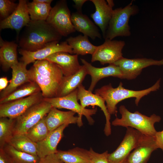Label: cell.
Masks as SVG:
<instances>
[{"label":"cell","instance_id":"cell-1","mask_svg":"<svg viewBox=\"0 0 163 163\" xmlns=\"http://www.w3.org/2000/svg\"><path fill=\"white\" fill-rule=\"evenodd\" d=\"M62 36L46 21H30L25 27L19 42L21 49L34 52L49 43L59 41Z\"/></svg>","mask_w":163,"mask_h":163},{"label":"cell","instance_id":"cell-2","mask_svg":"<svg viewBox=\"0 0 163 163\" xmlns=\"http://www.w3.org/2000/svg\"><path fill=\"white\" fill-rule=\"evenodd\" d=\"M161 79H159L151 87L143 90L134 91L124 88L123 83L120 82L116 88H113L111 83L97 89L95 93L102 97L106 103V107L109 113L115 114L117 113V105L125 99L135 97V104L138 106L141 99L151 92L157 91L160 87Z\"/></svg>","mask_w":163,"mask_h":163},{"label":"cell","instance_id":"cell-3","mask_svg":"<svg viewBox=\"0 0 163 163\" xmlns=\"http://www.w3.org/2000/svg\"><path fill=\"white\" fill-rule=\"evenodd\" d=\"M119 110L121 117H117L112 121L113 126L132 128L145 136L154 137L157 132L154 125L161 121L160 116L153 114L148 117L137 111L132 113L123 105L120 107Z\"/></svg>","mask_w":163,"mask_h":163},{"label":"cell","instance_id":"cell-4","mask_svg":"<svg viewBox=\"0 0 163 163\" xmlns=\"http://www.w3.org/2000/svg\"><path fill=\"white\" fill-rule=\"evenodd\" d=\"M132 2V1L123 8L120 7L113 10L105 39L112 40L117 37L130 36L131 33L129 25V18L139 11L137 6L133 5Z\"/></svg>","mask_w":163,"mask_h":163},{"label":"cell","instance_id":"cell-5","mask_svg":"<svg viewBox=\"0 0 163 163\" xmlns=\"http://www.w3.org/2000/svg\"><path fill=\"white\" fill-rule=\"evenodd\" d=\"M78 88L69 94L60 97L51 98H43V100L50 103L52 107L56 108H64L70 110L78 113V122L77 124L79 127L83 125L82 117L84 116L89 123L92 125L94 120L91 116L95 114L97 109H88L82 107L78 102L77 98Z\"/></svg>","mask_w":163,"mask_h":163},{"label":"cell","instance_id":"cell-6","mask_svg":"<svg viewBox=\"0 0 163 163\" xmlns=\"http://www.w3.org/2000/svg\"><path fill=\"white\" fill-rule=\"evenodd\" d=\"M46 21L62 36H67L76 31L65 0L58 1L52 8Z\"/></svg>","mask_w":163,"mask_h":163},{"label":"cell","instance_id":"cell-7","mask_svg":"<svg viewBox=\"0 0 163 163\" xmlns=\"http://www.w3.org/2000/svg\"><path fill=\"white\" fill-rule=\"evenodd\" d=\"M52 107L50 103L43 100L31 107L15 119L14 134H25L46 116Z\"/></svg>","mask_w":163,"mask_h":163},{"label":"cell","instance_id":"cell-8","mask_svg":"<svg viewBox=\"0 0 163 163\" xmlns=\"http://www.w3.org/2000/svg\"><path fill=\"white\" fill-rule=\"evenodd\" d=\"M145 135L133 128L128 127L125 136L116 149L109 154L110 163H123L132 150L138 145Z\"/></svg>","mask_w":163,"mask_h":163},{"label":"cell","instance_id":"cell-9","mask_svg":"<svg viewBox=\"0 0 163 163\" xmlns=\"http://www.w3.org/2000/svg\"><path fill=\"white\" fill-rule=\"evenodd\" d=\"M125 45L124 41L105 39L103 44L97 46L91 62L98 61L103 65L113 64L123 57L122 50Z\"/></svg>","mask_w":163,"mask_h":163},{"label":"cell","instance_id":"cell-10","mask_svg":"<svg viewBox=\"0 0 163 163\" xmlns=\"http://www.w3.org/2000/svg\"><path fill=\"white\" fill-rule=\"evenodd\" d=\"M59 42L56 41L50 42L43 48L34 52L19 49V53L22 56L21 62L27 66L37 60L45 59L51 55L57 52H64L73 54L72 49L66 41L60 43Z\"/></svg>","mask_w":163,"mask_h":163},{"label":"cell","instance_id":"cell-11","mask_svg":"<svg viewBox=\"0 0 163 163\" xmlns=\"http://www.w3.org/2000/svg\"><path fill=\"white\" fill-rule=\"evenodd\" d=\"M41 92L28 97L0 104V117L15 119L33 105L43 100Z\"/></svg>","mask_w":163,"mask_h":163},{"label":"cell","instance_id":"cell-12","mask_svg":"<svg viewBox=\"0 0 163 163\" xmlns=\"http://www.w3.org/2000/svg\"><path fill=\"white\" fill-rule=\"evenodd\" d=\"M113 64L120 68L123 79L132 80L136 78L145 68L153 65H163V59L160 60L146 58L129 59L123 57Z\"/></svg>","mask_w":163,"mask_h":163},{"label":"cell","instance_id":"cell-13","mask_svg":"<svg viewBox=\"0 0 163 163\" xmlns=\"http://www.w3.org/2000/svg\"><path fill=\"white\" fill-rule=\"evenodd\" d=\"M77 98L80 101V104L82 107L95 106L100 107L103 112L106 118V123L104 129L105 135L108 136L111 134V129L110 122L111 115L108 112L105 101L102 97L86 90L82 84L78 88Z\"/></svg>","mask_w":163,"mask_h":163},{"label":"cell","instance_id":"cell-14","mask_svg":"<svg viewBox=\"0 0 163 163\" xmlns=\"http://www.w3.org/2000/svg\"><path fill=\"white\" fill-rule=\"evenodd\" d=\"M27 2L26 0H19L18 6L13 13L6 18L0 21V29H14L18 35L21 29L31 21L28 10Z\"/></svg>","mask_w":163,"mask_h":163},{"label":"cell","instance_id":"cell-15","mask_svg":"<svg viewBox=\"0 0 163 163\" xmlns=\"http://www.w3.org/2000/svg\"><path fill=\"white\" fill-rule=\"evenodd\" d=\"M88 73L91 77V82L88 90L93 91L97 82L101 79L110 76L123 79V74L120 68L114 64H110L106 67L97 68L92 66L85 60L81 59Z\"/></svg>","mask_w":163,"mask_h":163},{"label":"cell","instance_id":"cell-16","mask_svg":"<svg viewBox=\"0 0 163 163\" xmlns=\"http://www.w3.org/2000/svg\"><path fill=\"white\" fill-rule=\"evenodd\" d=\"M45 59L57 64L60 68L64 76H68L75 74L82 66L79 62L78 55H72L66 52L54 53Z\"/></svg>","mask_w":163,"mask_h":163},{"label":"cell","instance_id":"cell-17","mask_svg":"<svg viewBox=\"0 0 163 163\" xmlns=\"http://www.w3.org/2000/svg\"><path fill=\"white\" fill-rule=\"evenodd\" d=\"M158 149L154 137L144 135L128 156L127 163H147L152 153Z\"/></svg>","mask_w":163,"mask_h":163},{"label":"cell","instance_id":"cell-18","mask_svg":"<svg viewBox=\"0 0 163 163\" xmlns=\"http://www.w3.org/2000/svg\"><path fill=\"white\" fill-rule=\"evenodd\" d=\"M69 125L64 124L49 132L46 138L37 144V155L41 159L53 154L58 150L57 145L63 136V132Z\"/></svg>","mask_w":163,"mask_h":163},{"label":"cell","instance_id":"cell-19","mask_svg":"<svg viewBox=\"0 0 163 163\" xmlns=\"http://www.w3.org/2000/svg\"><path fill=\"white\" fill-rule=\"evenodd\" d=\"M94 5L95 11L91 14L96 24L102 32L104 39L109 23L111 18L113 9L105 0H90Z\"/></svg>","mask_w":163,"mask_h":163},{"label":"cell","instance_id":"cell-20","mask_svg":"<svg viewBox=\"0 0 163 163\" xmlns=\"http://www.w3.org/2000/svg\"><path fill=\"white\" fill-rule=\"evenodd\" d=\"M26 66V65L20 61L11 67L12 78L9 81L10 83L7 87L0 92V99L7 96L21 85L32 81Z\"/></svg>","mask_w":163,"mask_h":163},{"label":"cell","instance_id":"cell-21","mask_svg":"<svg viewBox=\"0 0 163 163\" xmlns=\"http://www.w3.org/2000/svg\"><path fill=\"white\" fill-rule=\"evenodd\" d=\"M75 113L71 110L61 111L52 107L45 118V121L50 132L64 124H78V117L74 116Z\"/></svg>","mask_w":163,"mask_h":163},{"label":"cell","instance_id":"cell-22","mask_svg":"<svg viewBox=\"0 0 163 163\" xmlns=\"http://www.w3.org/2000/svg\"><path fill=\"white\" fill-rule=\"evenodd\" d=\"M71 20L76 31L82 33L92 40L101 39L99 29L93 22L82 12L76 11L71 14Z\"/></svg>","mask_w":163,"mask_h":163},{"label":"cell","instance_id":"cell-23","mask_svg":"<svg viewBox=\"0 0 163 163\" xmlns=\"http://www.w3.org/2000/svg\"><path fill=\"white\" fill-rule=\"evenodd\" d=\"M88 74L87 70L83 65L75 74L68 76H63L59 85L56 97L67 95L77 89Z\"/></svg>","mask_w":163,"mask_h":163},{"label":"cell","instance_id":"cell-24","mask_svg":"<svg viewBox=\"0 0 163 163\" xmlns=\"http://www.w3.org/2000/svg\"><path fill=\"white\" fill-rule=\"evenodd\" d=\"M28 70L31 81L36 82L39 86L43 98L56 97L60 84L59 82L42 76L32 66Z\"/></svg>","mask_w":163,"mask_h":163},{"label":"cell","instance_id":"cell-25","mask_svg":"<svg viewBox=\"0 0 163 163\" xmlns=\"http://www.w3.org/2000/svg\"><path fill=\"white\" fill-rule=\"evenodd\" d=\"M18 45L13 42L0 40V62L3 70L8 71L18 64L17 48Z\"/></svg>","mask_w":163,"mask_h":163},{"label":"cell","instance_id":"cell-26","mask_svg":"<svg viewBox=\"0 0 163 163\" xmlns=\"http://www.w3.org/2000/svg\"><path fill=\"white\" fill-rule=\"evenodd\" d=\"M32 66L41 76L60 83L64 76L60 68L57 64L46 59L37 60Z\"/></svg>","mask_w":163,"mask_h":163},{"label":"cell","instance_id":"cell-27","mask_svg":"<svg viewBox=\"0 0 163 163\" xmlns=\"http://www.w3.org/2000/svg\"><path fill=\"white\" fill-rule=\"evenodd\" d=\"M63 163H90L89 150L75 147L67 151L58 150L56 153Z\"/></svg>","mask_w":163,"mask_h":163},{"label":"cell","instance_id":"cell-28","mask_svg":"<svg viewBox=\"0 0 163 163\" xmlns=\"http://www.w3.org/2000/svg\"><path fill=\"white\" fill-rule=\"evenodd\" d=\"M66 41L72 49L73 53L78 55H92L97 47L90 42L88 36L84 35L70 37Z\"/></svg>","mask_w":163,"mask_h":163},{"label":"cell","instance_id":"cell-29","mask_svg":"<svg viewBox=\"0 0 163 163\" xmlns=\"http://www.w3.org/2000/svg\"><path fill=\"white\" fill-rule=\"evenodd\" d=\"M41 92L38 85L31 81L19 87L14 91L2 99H0V104L25 97Z\"/></svg>","mask_w":163,"mask_h":163},{"label":"cell","instance_id":"cell-30","mask_svg":"<svg viewBox=\"0 0 163 163\" xmlns=\"http://www.w3.org/2000/svg\"><path fill=\"white\" fill-rule=\"evenodd\" d=\"M8 144L19 151L37 156V143L25 134H14Z\"/></svg>","mask_w":163,"mask_h":163},{"label":"cell","instance_id":"cell-31","mask_svg":"<svg viewBox=\"0 0 163 163\" xmlns=\"http://www.w3.org/2000/svg\"><path fill=\"white\" fill-rule=\"evenodd\" d=\"M27 8L32 21H46L52 8L50 4L41 3L36 0L27 2Z\"/></svg>","mask_w":163,"mask_h":163},{"label":"cell","instance_id":"cell-32","mask_svg":"<svg viewBox=\"0 0 163 163\" xmlns=\"http://www.w3.org/2000/svg\"><path fill=\"white\" fill-rule=\"evenodd\" d=\"M15 119L0 117V149L8 144L14 134Z\"/></svg>","mask_w":163,"mask_h":163},{"label":"cell","instance_id":"cell-33","mask_svg":"<svg viewBox=\"0 0 163 163\" xmlns=\"http://www.w3.org/2000/svg\"><path fill=\"white\" fill-rule=\"evenodd\" d=\"M3 149L14 163H39L41 159L38 156L19 151L9 144L6 145Z\"/></svg>","mask_w":163,"mask_h":163},{"label":"cell","instance_id":"cell-34","mask_svg":"<svg viewBox=\"0 0 163 163\" xmlns=\"http://www.w3.org/2000/svg\"><path fill=\"white\" fill-rule=\"evenodd\" d=\"M46 116L25 133L35 143H37L43 140L50 132L45 121Z\"/></svg>","mask_w":163,"mask_h":163},{"label":"cell","instance_id":"cell-35","mask_svg":"<svg viewBox=\"0 0 163 163\" xmlns=\"http://www.w3.org/2000/svg\"><path fill=\"white\" fill-rule=\"evenodd\" d=\"M18 4L9 0H0V17L1 21L8 17L15 10Z\"/></svg>","mask_w":163,"mask_h":163},{"label":"cell","instance_id":"cell-36","mask_svg":"<svg viewBox=\"0 0 163 163\" xmlns=\"http://www.w3.org/2000/svg\"><path fill=\"white\" fill-rule=\"evenodd\" d=\"M89 151L91 158L90 163H110L108 160L109 153L108 151L99 153L95 152L91 148Z\"/></svg>","mask_w":163,"mask_h":163},{"label":"cell","instance_id":"cell-37","mask_svg":"<svg viewBox=\"0 0 163 163\" xmlns=\"http://www.w3.org/2000/svg\"><path fill=\"white\" fill-rule=\"evenodd\" d=\"M39 163H63L56 154L48 155L41 159Z\"/></svg>","mask_w":163,"mask_h":163},{"label":"cell","instance_id":"cell-38","mask_svg":"<svg viewBox=\"0 0 163 163\" xmlns=\"http://www.w3.org/2000/svg\"><path fill=\"white\" fill-rule=\"evenodd\" d=\"M0 163H14L11 157L3 149H0Z\"/></svg>","mask_w":163,"mask_h":163},{"label":"cell","instance_id":"cell-39","mask_svg":"<svg viewBox=\"0 0 163 163\" xmlns=\"http://www.w3.org/2000/svg\"><path fill=\"white\" fill-rule=\"evenodd\" d=\"M154 137L158 148L161 149L163 151V130L157 131Z\"/></svg>","mask_w":163,"mask_h":163},{"label":"cell","instance_id":"cell-40","mask_svg":"<svg viewBox=\"0 0 163 163\" xmlns=\"http://www.w3.org/2000/svg\"><path fill=\"white\" fill-rule=\"evenodd\" d=\"M75 3L74 7L76 9L77 11L82 12V7L83 5L86 2L88 1L87 0H73Z\"/></svg>","mask_w":163,"mask_h":163},{"label":"cell","instance_id":"cell-41","mask_svg":"<svg viewBox=\"0 0 163 163\" xmlns=\"http://www.w3.org/2000/svg\"><path fill=\"white\" fill-rule=\"evenodd\" d=\"M9 82L6 77H3L0 78V91L5 89L8 86Z\"/></svg>","mask_w":163,"mask_h":163},{"label":"cell","instance_id":"cell-42","mask_svg":"<svg viewBox=\"0 0 163 163\" xmlns=\"http://www.w3.org/2000/svg\"><path fill=\"white\" fill-rule=\"evenodd\" d=\"M37 1L46 4H51V3L53 1L52 0H36Z\"/></svg>","mask_w":163,"mask_h":163},{"label":"cell","instance_id":"cell-43","mask_svg":"<svg viewBox=\"0 0 163 163\" xmlns=\"http://www.w3.org/2000/svg\"><path fill=\"white\" fill-rule=\"evenodd\" d=\"M106 1L108 5L113 8L114 5L113 1L111 0H107Z\"/></svg>","mask_w":163,"mask_h":163},{"label":"cell","instance_id":"cell-44","mask_svg":"<svg viewBox=\"0 0 163 163\" xmlns=\"http://www.w3.org/2000/svg\"><path fill=\"white\" fill-rule=\"evenodd\" d=\"M123 163H127V162L126 160V161L123 162Z\"/></svg>","mask_w":163,"mask_h":163}]
</instances>
